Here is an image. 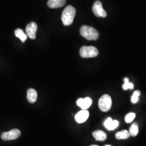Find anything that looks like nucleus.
<instances>
[{
    "label": "nucleus",
    "instance_id": "1",
    "mask_svg": "<svg viewBox=\"0 0 146 146\" xmlns=\"http://www.w3.org/2000/svg\"><path fill=\"white\" fill-rule=\"evenodd\" d=\"M76 15V9L72 5H68L63 11L61 20L63 24L66 26H69L73 23L74 19Z\"/></svg>",
    "mask_w": 146,
    "mask_h": 146
},
{
    "label": "nucleus",
    "instance_id": "2",
    "mask_svg": "<svg viewBox=\"0 0 146 146\" xmlns=\"http://www.w3.org/2000/svg\"><path fill=\"white\" fill-rule=\"evenodd\" d=\"M80 34L88 40H96L99 38V34L94 28L84 26L80 28Z\"/></svg>",
    "mask_w": 146,
    "mask_h": 146
},
{
    "label": "nucleus",
    "instance_id": "3",
    "mask_svg": "<svg viewBox=\"0 0 146 146\" xmlns=\"http://www.w3.org/2000/svg\"><path fill=\"white\" fill-rule=\"evenodd\" d=\"M80 54L83 58H95L99 55V51L93 46H84L80 49Z\"/></svg>",
    "mask_w": 146,
    "mask_h": 146
},
{
    "label": "nucleus",
    "instance_id": "4",
    "mask_svg": "<svg viewBox=\"0 0 146 146\" xmlns=\"http://www.w3.org/2000/svg\"><path fill=\"white\" fill-rule=\"evenodd\" d=\"M112 100L109 95L104 94L99 101V107L100 110L104 112H107L111 109Z\"/></svg>",
    "mask_w": 146,
    "mask_h": 146
},
{
    "label": "nucleus",
    "instance_id": "5",
    "mask_svg": "<svg viewBox=\"0 0 146 146\" xmlns=\"http://www.w3.org/2000/svg\"><path fill=\"white\" fill-rule=\"evenodd\" d=\"M21 135V131L17 129H14L9 131L4 132L1 135V139L5 141L14 140Z\"/></svg>",
    "mask_w": 146,
    "mask_h": 146
},
{
    "label": "nucleus",
    "instance_id": "6",
    "mask_svg": "<svg viewBox=\"0 0 146 146\" xmlns=\"http://www.w3.org/2000/svg\"><path fill=\"white\" fill-rule=\"evenodd\" d=\"M93 11L95 15L99 17H106L107 13L104 11L101 2L99 1H96L93 6Z\"/></svg>",
    "mask_w": 146,
    "mask_h": 146
},
{
    "label": "nucleus",
    "instance_id": "7",
    "mask_svg": "<svg viewBox=\"0 0 146 146\" xmlns=\"http://www.w3.org/2000/svg\"><path fill=\"white\" fill-rule=\"evenodd\" d=\"M37 30V24L35 22L29 23L26 28V33L28 37L31 39L34 40L36 38V33Z\"/></svg>",
    "mask_w": 146,
    "mask_h": 146
},
{
    "label": "nucleus",
    "instance_id": "8",
    "mask_svg": "<svg viewBox=\"0 0 146 146\" xmlns=\"http://www.w3.org/2000/svg\"><path fill=\"white\" fill-rule=\"evenodd\" d=\"M89 116V111L87 110H82L78 112L75 116V120L79 123H84L88 119Z\"/></svg>",
    "mask_w": 146,
    "mask_h": 146
},
{
    "label": "nucleus",
    "instance_id": "9",
    "mask_svg": "<svg viewBox=\"0 0 146 146\" xmlns=\"http://www.w3.org/2000/svg\"><path fill=\"white\" fill-rule=\"evenodd\" d=\"M92 104V100L90 98H86L84 99L80 98L78 100L76 104L82 110H86L90 107Z\"/></svg>",
    "mask_w": 146,
    "mask_h": 146
},
{
    "label": "nucleus",
    "instance_id": "10",
    "mask_svg": "<svg viewBox=\"0 0 146 146\" xmlns=\"http://www.w3.org/2000/svg\"><path fill=\"white\" fill-rule=\"evenodd\" d=\"M66 0H49L48 5L50 8H61L66 4Z\"/></svg>",
    "mask_w": 146,
    "mask_h": 146
},
{
    "label": "nucleus",
    "instance_id": "11",
    "mask_svg": "<svg viewBox=\"0 0 146 146\" xmlns=\"http://www.w3.org/2000/svg\"><path fill=\"white\" fill-rule=\"evenodd\" d=\"M27 98L30 103H35L37 99V93L36 91L34 89H29L27 91Z\"/></svg>",
    "mask_w": 146,
    "mask_h": 146
},
{
    "label": "nucleus",
    "instance_id": "12",
    "mask_svg": "<svg viewBox=\"0 0 146 146\" xmlns=\"http://www.w3.org/2000/svg\"><path fill=\"white\" fill-rule=\"evenodd\" d=\"M93 135L96 140L104 141L107 139V135L106 133L102 131H96L93 133Z\"/></svg>",
    "mask_w": 146,
    "mask_h": 146
},
{
    "label": "nucleus",
    "instance_id": "13",
    "mask_svg": "<svg viewBox=\"0 0 146 146\" xmlns=\"http://www.w3.org/2000/svg\"><path fill=\"white\" fill-rule=\"evenodd\" d=\"M130 137L129 132L127 130L119 131L116 133L115 138L117 140H125L128 139Z\"/></svg>",
    "mask_w": 146,
    "mask_h": 146
},
{
    "label": "nucleus",
    "instance_id": "14",
    "mask_svg": "<svg viewBox=\"0 0 146 146\" xmlns=\"http://www.w3.org/2000/svg\"><path fill=\"white\" fill-rule=\"evenodd\" d=\"M15 35L16 36L19 38L21 41L24 43L26 41L28 36L26 33H24L23 31L21 28H17L15 31Z\"/></svg>",
    "mask_w": 146,
    "mask_h": 146
},
{
    "label": "nucleus",
    "instance_id": "15",
    "mask_svg": "<svg viewBox=\"0 0 146 146\" xmlns=\"http://www.w3.org/2000/svg\"><path fill=\"white\" fill-rule=\"evenodd\" d=\"M139 133V125L134 123L131 125V128L129 129V134L130 135L132 136H136Z\"/></svg>",
    "mask_w": 146,
    "mask_h": 146
},
{
    "label": "nucleus",
    "instance_id": "16",
    "mask_svg": "<svg viewBox=\"0 0 146 146\" xmlns=\"http://www.w3.org/2000/svg\"><path fill=\"white\" fill-rule=\"evenodd\" d=\"M124 82H125V83L122 86V88H123V90H127L128 89H134V84L129 82V79L127 78H124Z\"/></svg>",
    "mask_w": 146,
    "mask_h": 146
},
{
    "label": "nucleus",
    "instance_id": "17",
    "mask_svg": "<svg viewBox=\"0 0 146 146\" xmlns=\"http://www.w3.org/2000/svg\"><path fill=\"white\" fill-rule=\"evenodd\" d=\"M140 94H141V93L139 90H136L134 92V93L131 98V101L132 104H134L138 101L139 98V96L140 95Z\"/></svg>",
    "mask_w": 146,
    "mask_h": 146
},
{
    "label": "nucleus",
    "instance_id": "18",
    "mask_svg": "<svg viewBox=\"0 0 146 146\" xmlns=\"http://www.w3.org/2000/svg\"><path fill=\"white\" fill-rule=\"evenodd\" d=\"M135 114L134 113H130L127 114L125 117V121L127 123H131L135 117Z\"/></svg>",
    "mask_w": 146,
    "mask_h": 146
},
{
    "label": "nucleus",
    "instance_id": "19",
    "mask_svg": "<svg viewBox=\"0 0 146 146\" xmlns=\"http://www.w3.org/2000/svg\"><path fill=\"white\" fill-rule=\"evenodd\" d=\"M119 123L117 120H113V121L111 122V124L110 125V127L107 128V129L109 131H113L119 126Z\"/></svg>",
    "mask_w": 146,
    "mask_h": 146
},
{
    "label": "nucleus",
    "instance_id": "20",
    "mask_svg": "<svg viewBox=\"0 0 146 146\" xmlns=\"http://www.w3.org/2000/svg\"><path fill=\"white\" fill-rule=\"evenodd\" d=\"M112 121H113L112 119L110 118V117H108L107 119H106V120L104 121V127L107 129V128L110 127V125L111 124V123Z\"/></svg>",
    "mask_w": 146,
    "mask_h": 146
},
{
    "label": "nucleus",
    "instance_id": "21",
    "mask_svg": "<svg viewBox=\"0 0 146 146\" xmlns=\"http://www.w3.org/2000/svg\"><path fill=\"white\" fill-rule=\"evenodd\" d=\"M111 146V145H106V146Z\"/></svg>",
    "mask_w": 146,
    "mask_h": 146
},
{
    "label": "nucleus",
    "instance_id": "22",
    "mask_svg": "<svg viewBox=\"0 0 146 146\" xmlns=\"http://www.w3.org/2000/svg\"><path fill=\"white\" fill-rule=\"evenodd\" d=\"M96 146V145H92V146Z\"/></svg>",
    "mask_w": 146,
    "mask_h": 146
}]
</instances>
